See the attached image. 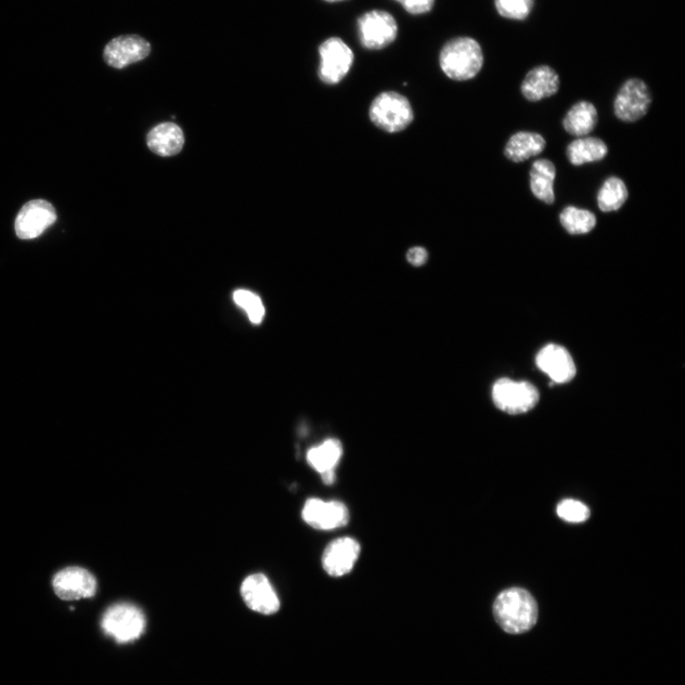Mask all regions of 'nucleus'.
Returning <instances> with one entry per match:
<instances>
[{"label":"nucleus","instance_id":"obj_22","mask_svg":"<svg viewBox=\"0 0 685 685\" xmlns=\"http://www.w3.org/2000/svg\"><path fill=\"white\" fill-rule=\"evenodd\" d=\"M343 455V447L338 439H328L321 445L310 448L307 455V461L318 473L325 474L335 472Z\"/></svg>","mask_w":685,"mask_h":685},{"label":"nucleus","instance_id":"obj_30","mask_svg":"<svg viewBox=\"0 0 685 685\" xmlns=\"http://www.w3.org/2000/svg\"><path fill=\"white\" fill-rule=\"evenodd\" d=\"M325 2H327V3H339V2H343V0H325Z\"/></svg>","mask_w":685,"mask_h":685},{"label":"nucleus","instance_id":"obj_1","mask_svg":"<svg viewBox=\"0 0 685 685\" xmlns=\"http://www.w3.org/2000/svg\"><path fill=\"white\" fill-rule=\"evenodd\" d=\"M497 624L509 634H522L537 623L538 604L527 590L509 588L499 594L494 604Z\"/></svg>","mask_w":685,"mask_h":685},{"label":"nucleus","instance_id":"obj_23","mask_svg":"<svg viewBox=\"0 0 685 685\" xmlns=\"http://www.w3.org/2000/svg\"><path fill=\"white\" fill-rule=\"evenodd\" d=\"M628 198V190L624 181L619 177L607 178L597 196L599 209L603 213L619 211Z\"/></svg>","mask_w":685,"mask_h":685},{"label":"nucleus","instance_id":"obj_4","mask_svg":"<svg viewBox=\"0 0 685 685\" xmlns=\"http://www.w3.org/2000/svg\"><path fill=\"white\" fill-rule=\"evenodd\" d=\"M106 634L119 643H128L140 638L146 627L144 612L131 603H118L109 607L101 620Z\"/></svg>","mask_w":685,"mask_h":685},{"label":"nucleus","instance_id":"obj_9","mask_svg":"<svg viewBox=\"0 0 685 685\" xmlns=\"http://www.w3.org/2000/svg\"><path fill=\"white\" fill-rule=\"evenodd\" d=\"M56 221L57 213L53 205L43 199L32 200L22 206L17 216V236L24 240L36 238Z\"/></svg>","mask_w":685,"mask_h":685},{"label":"nucleus","instance_id":"obj_13","mask_svg":"<svg viewBox=\"0 0 685 685\" xmlns=\"http://www.w3.org/2000/svg\"><path fill=\"white\" fill-rule=\"evenodd\" d=\"M241 595L245 604L258 613L273 615L280 609L277 594L263 574H253L245 579Z\"/></svg>","mask_w":685,"mask_h":685},{"label":"nucleus","instance_id":"obj_11","mask_svg":"<svg viewBox=\"0 0 685 685\" xmlns=\"http://www.w3.org/2000/svg\"><path fill=\"white\" fill-rule=\"evenodd\" d=\"M57 595L64 601L93 597L97 592V580L84 568L72 566L58 572L53 580Z\"/></svg>","mask_w":685,"mask_h":685},{"label":"nucleus","instance_id":"obj_18","mask_svg":"<svg viewBox=\"0 0 685 685\" xmlns=\"http://www.w3.org/2000/svg\"><path fill=\"white\" fill-rule=\"evenodd\" d=\"M597 123V109L588 101L577 102L567 112L563 121L564 130L576 137L587 136L595 128Z\"/></svg>","mask_w":685,"mask_h":685},{"label":"nucleus","instance_id":"obj_25","mask_svg":"<svg viewBox=\"0 0 685 685\" xmlns=\"http://www.w3.org/2000/svg\"><path fill=\"white\" fill-rule=\"evenodd\" d=\"M494 3L498 14L502 18L523 21L531 16L535 0H495Z\"/></svg>","mask_w":685,"mask_h":685},{"label":"nucleus","instance_id":"obj_8","mask_svg":"<svg viewBox=\"0 0 685 685\" xmlns=\"http://www.w3.org/2000/svg\"><path fill=\"white\" fill-rule=\"evenodd\" d=\"M652 102L650 90L640 79H629L619 90L614 113L619 121L636 122L648 113Z\"/></svg>","mask_w":685,"mask_h":685},{"label":"nucleus","instance_id":"obj_7","mask_svg":"<svg viewBox=\"0 0 685 685\" xmlns=\"http://www.w3.org/2000/svg\"><path fill=\"white\" fill-rule=\"evenodd\" d=\"M358 30L361 44L366 49L377 51L395 42L398 25L390 12L372 10L358 19Z\"/></svg>","mask_w":685,"mask_h":685},{"label":"nucleus","instance_id":"obj_27","mask_svg":"<svg viewBox=\"0 0 685 685\" xmlns=\"http://www.w3.org/2000/svg\"><path fill=\"white\" fill-rule=\"evenodd\" d=\"M557 514L561 519L567 523L579 524L584 523L589 518L590 511L585 503L573 499H566L559 503Z\"/></svg>","mask_w":685,"mask_h":685},{"label":"nucleus","instance_id":"obj_19","mask_svg":"<svg viewBox=\"0 0 685 685\" xmlns=\"http://www.w3.org/2000/svg\"><path fill=\"white\" fill-rule=\"evenodd\" d=\"M546 146L547 142L541 135L518 132L509 139L503 153L509 160L521 163L541 153Z\"/></svg>","mask_w":685,"mask_h":685},{"label":"nucleus","instance_id":"obj_28","mask_svg":"<svg viewBox=\"0 0 685 685\" xmlns=\"http://www.w3.org/2000/svg\"><path fill=\"white\" fill-rule=\"evenodd\" d=\"M411 15L426 14L432 10L435 0H396Z\"/></svg>","mask_w":685,"mask_h":685},{"label":"nucleus","instance_id":"obj_10","mask_svg":"<svg viewBox=\"0 0 685 685\" xmlns=\"http://www.w3.org/2000/svg\"><path fill=\"white\" fill-rule=\"evenodd\" d=\"M303 520L318 531H332L350 521V512L343 502L308 499L302 511Z\"/></svg>","mask_w":685,"mask_h":685},{"label":"nucleus","instance_id":"obj_26","mask_svg":"<svg viewBox=\"0 0 685 685\" xmlns=\"http://www.w3.org/2000/svg\"><path fill=\"white\" fill-rule=\"evenodd\" d=\"M234 300L247 313L253 324H261L265 315V307L260 296L249 291L238 290L234 293Z\"/></svg>","mask_w":685,"mask_h":685},{"label":"nucleus","instance_id":"obj_17","mask_svg":"<svg viewBox=\"0 0 685 685\" xmlns=\"http://www.w3.org/2000/svg\"><path fill=\"white\" fill-rule=\"evenodd\" d=\"M184 134L180 127L166 122L154 127L147 136L149 149L160 157H173L183 149Z\"/></svg>","mask_w":685,"mask_h":685},{"label":"nucleus","instance_id":"obj_24","mask_svg":"<svg viewBox=\"0 0 685 685\" xmlns=\"http://www.w3.org/2000/svg\"><path fill=\"white\" fill-rule=\"evenodd\" d=\"M560 222L568 234L580 236L588 234L596 227L597 218L588 210L568 206L560 214Z\"/></svg>","mask_w":685,"mask_h":685},{"label":"nucleus","instance_id":"obj_29","mask_svg":"<svg viewBox=\"0 0 685 685\" xmlns=\"http://www.w3.org/2000/svg\"><path fill=\"white\" fill-rule=\"evenodd\" d=\"M428 251L422 247H415L410 249L407 253V260L409 263L415 267H420L428 261Z\"/></svg>","mask_w":685,"mask_h":685},{"label":"nucleus","instance_id":"obj_15","mask_svg":"<svg viewBox=\"0 0 685 685\" xmlns=\"http://www.w3.org/2000/svg\"><path fill=\"white\" fill-rule=\"evenodd\" d=\"M536 364L554 384L571 382L576 376L572 356L559 345L549 344L542 347L536 356Z\"/></svg>","mask_w":685,"mask_h":685},{"label":"nucleus","instance_id":"obj_14","mask_svg":"<svg viewBox=\"0 0 685 685\" xmlns=\"http://www.w3.org/2000/svg\"><path fill=\"white\" fill-rule=\"evenodd\" d=\"M359 542L350 537L336 539L323 553L322 564L331 577H342L353 571L359 558Z\"/></svg>","mask_w":685,"mask_h":685},{"label":"nucleus","instance_id":"obj_3","mask_svg":"<svg viewBox=\"0 0 685 685\" xmlns=\"http://www.w3.org/2000/svg\"><path fill=\"white\" fill-rule=\"evenodd\" d=\"M370 118L381 130L402 132L413 121V111L407 97L395 92H385L373 100Z\"/></svg>","mask_w":685,"mask_h":685},{"label":"nucleus","instance_id":"obj_6","mask_svg":"<svg viewBox=\"0 0 685 685\" xmlns=\"http://www.w3.org/2000/svg\"><path fill=\"white\" fill-rule=\"evenodd\" d=\"M321 64L319 79L325 84H339L350 72L354 61V51L339 37H331L319 46Z\"/></svg>","mask_w":685,"mask_h":685},{"label":"nucleus","instance_id":"obj_12","mask_svg":"<svg viewBox=\"0 0 685 685\" xmlns=\"http://www.w3.org/2000/svg\"><path fill=\"white\" fill-rule=\"evenodd\" d=\"M151 51L148 42L138 35H122L113 38L105 50V60L109 66L123 69L144 60Z\"/></svg>","mask_w":685,"mask_h":685},{"label":"nucleus","instance_id":"obj_5","mask_svg":"<svg viewBox=\"0 0 685 685\" xmlns=\"http://www.w3.org/2000/svg\"><path fill=\"white\" fill-rule=\"evenodd\" d=\"M493 399L499 409L517 416L532 410L539 402L540 393L532 383L502 378L494 385Z\"/></svg>","mask_w":685,"mask_h":685},{"label":"nucleus","instance_id":"obj_16","mask_svg":"<svg viewBox=\"0 0 685 685\" xmlns=\"http://www.w3.org/2000/svg\"><path fill=\"white\" fill-rule=\"evenodd\" d=\"M560 77L557 72L548 66H537L527 73L521 85L525 99L537 102L558 93Z\"/></svg>","mask_w":685,"mask_h":685},{"label":"nucleus","instance_id":"obj_2","mask_svg":"<svg viewBox=\"0 0 685 685\" xmlns=\"http://www.w3.org/2000/svg\"><path fill=\"white\" fill-rule=\"evenodd\" d=\"M484 53L479 43L468 36L455 37L443 47L440 66L450 80L467 82L474 79L484 66Z\"/></svg>","mask_w":685,"mask_h":685},{"label":"nucleus","instance_id":"obj_20","mask_svg":"<svg viewBox=\"0 0 685 685\" xmlns=\"http://www.w3.org/2000/svg\"><path fill=\"white\" fill-rule=\"evenodd\" d=\"M529 175H531V189L534 197L548 205H552L555 202V165L549 160H536L533 164Z\"/></svg>","mask_w":685,"mask_h":685},{"label":"nucleus","instance_id":"obj_21","mask_svg":"<svg viewBox=\"0 0 685 685\" xmlns=\"http://www.w3.org/2000/svg\"><path fill=\"white\" fill-rule=\"evenodd\" d=\"M607 153H609V148L598 137L578 138L566 149V157L573 166L601 161Z\"/></svg>","mask_w":685,"mask_h":685}]
</instances>
